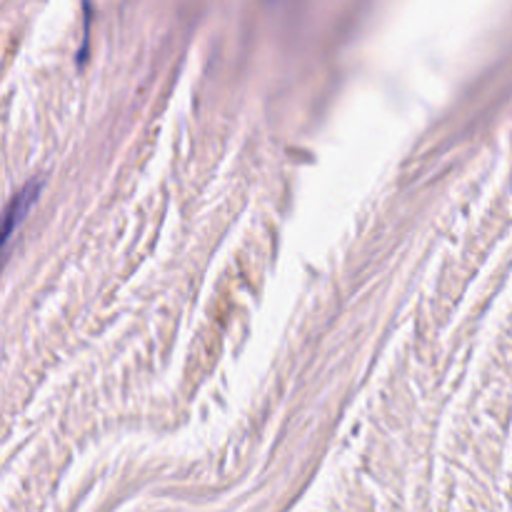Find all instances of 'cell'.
Returning <instances> with one entry per match:
<instances>
[{"label": "cell", "mask_w": 512, "mask_h": 512, "mask_svg": "<svg viewBox=\"0 0 512 512\" xmlns=\"http://www.w3.org/2000/svg\"><path fill=\"white\" fill-rule=\"evenodd\" d=\"M38 195H40V180H30V183H25L23 188L10 198V203L5 205V210L0 213V268H3L5 253H8L15 233H18V228L23 225L25 215L30 213V208L35 205Z\"/></svg>", "instance_id": "obj_1"}]
</instances>
